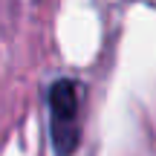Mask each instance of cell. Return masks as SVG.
Wrapping results in <instances>:
<instances>
[{
	"instance_id": "obj_1",
	"label": "cell",
	"mask_w": 156,
	"mask_h": 156,
	"mask_svg": "<svg viewBox=\"0 0 156 156\" xmlns=\"http://www.w3.org/2000/svg\"><path fill=\"white\" fill-rule=\"evenodd\" d=\"M81 90L73 78L49 87V139L58 156H73L81 139Z\"/></svg>"
}]
</instances>
